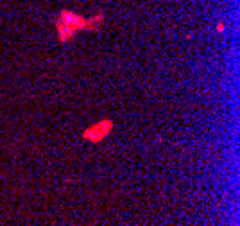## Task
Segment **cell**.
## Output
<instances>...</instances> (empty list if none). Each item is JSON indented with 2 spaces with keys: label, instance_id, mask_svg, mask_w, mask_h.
I'll use <instances>...</instances> for the list:
<instances>
[{
  "label": "cell",
  "instance_id": "obj_1",
  "mask_svg": "<svg viewBox=\"0 0 240 226\" xmlns=\"http://www.w3.org/2000/svg\"><path fill=\"white\" fill-rule=\"evenodd\" d=\"M84 27H88V20L86 18H82L81 14H74V13L63 11L61 18H59V25H57L59 40L61 41H68L70 38H74Z\"/></svg>",
  "mask_w": 240,
  "mask_h": 226
},
{
  "label": "cell",
  "instance_id": "obj_2",
  "mask_svg": "<svg viewBox=\"0 0 240 226\" xmlns=\"http://www.w3.org/2000/svg\"><path fill=\"white\" fill-rule=\"evenodd\" d=\"M111 128H113V122L106 119V120H100V122L90 126V128L82 133V136H84V140H90V142L97 144V142H100V140L111 131Z\"/></svg>",
  "mask_w": 240,
  "mask_h": 226
},
{
  "label": "cell",
  "instance_id": "obj_3",
  "mask_svg": "<svg viewBox=\"0 0 240 226\" xmlns=\"http://www.w3.org/2000/svg\"><path fill=\"white\" fill-rule=\"evenodd\" d=\"M222 31H224V23L219 22V23H217V32H222Z\"/></svg>",
  "mask_w": 240,
  "mask_h": 226
}]
</instances>
